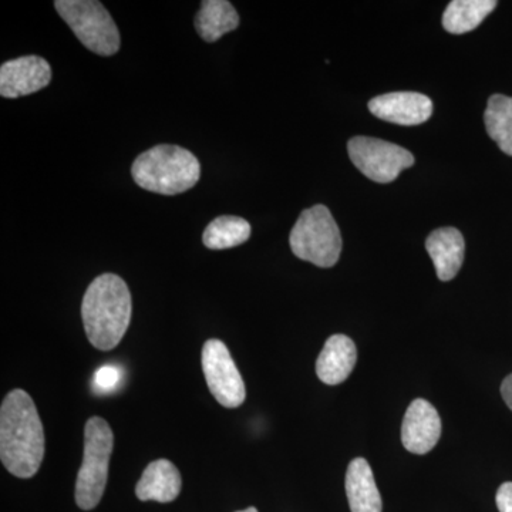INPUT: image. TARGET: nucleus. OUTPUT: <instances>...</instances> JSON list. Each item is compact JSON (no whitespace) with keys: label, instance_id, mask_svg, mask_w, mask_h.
<instances>
[{"label":"nucleus","instance_id":"1","mask_svg":"<svg viewBox=\"0 0 512 512\" xmlns=\"http://www.w3.org/2000/svg\"><path fill=\"white\" fill-rule=\"evenodd\" d=\"M45 457V433L36 404L25 390H12L0 407V458L10 474L32 478Z\"/></svg>","mask_w":512,"mask_h":512},{"label":"nucleus","instance_id":"2","mask_svg":"<svg viewBox=\"0 0 512 512\" xmlns=\"http://www.w3.org/2000/svg\"><path fill=\"white\" fill-rule=\"evenodd\" d=\"M131 293L120 276H97L84 293V332L94 348L111 350L123 340L131 322Z\"/></svg>","mask_w":512,"mask_h":512},{"label":"nucleus","instance_id":"3","mask_svg":"<svg viewBox=\"0 0 512 512\" xmlns=\"http://www.w3.org/2000/svg\"><path fill=\"white\" fill-rule=\"evenodd\" d=\"M131 175L138 187L163 195L191 190L200 181L198 158L180 146L160 144L144 151L134 160Z\"/></svg>","mask_w":512,"mask_h":512},{"label":"nucleus","instance_id":"4","mask_svg":"<svg viewBox=\"0 0 512 512\" xmlns=\"http://www.w3.org/2000/svg\"><path fill=\"white\" fill-rule=\"evenodd\" d=\"M114 434L106 420L92 417L84 427L83 463L76 480V503L84 511L99 505L113 453Z\"/></svg>","mask_w":512,"mask_h":512},{"label":"nucleus","instance_id":"5","mask_svg":"<svg viewBox=\"0 0 512 512\" xmlns=\"http://www.w3.org/2000/svg\"><path fill=\"white\" fill-rule=\"evenodd\" d=\"M293 254L319 268L338 264L342 235L329 208L318 204L302 211L289 235Z\"/></svg>","mask_w":512,"mask_h":512},{"label":"nucleus","instance_id":"6","mask_svg":"<svg viewBox=\"0 0 512 512\" xmlns=\"http://www.w3.org/2000/svg\"><path fill=\"white\" fill-rule=\"evenodd\" d=\"M55 8L90 52L99 56H113L119 52V28L103 3L97 0H56Z\"/></svg>","mask_w":512,"mask_h":512},{"label":"nucleus","instance_id":"7","mask_svg":"<svg viewBox=\"0 0 512 512\" xmlns=\"http://www.w3.org/2000/svg\"><path fill=\"white\" fill-rule=\"evenodd\" d=\"M350 160L360 173L375 183H392L406 168L412 167L414 157L406 148L373 137H355L348 143Z\"/></svg>","mask_w":512,"mask_h":512},{"label":"nucleus","instance_id":"8","mask_svg":"<svg viewBox=\"0 0 512 512\" xmlns=\"http://www.w3.org/2000/svg\"><path fill=\"white\" fill-rule=\"evenodd\" d=\"M201 363L208 389L221 406L237 409L245 402L247 389L244 379L222 340L205 342Z\"/></svg>","mask_w":512,"mask_h":512},{"label":"nucleus","instance_id":"9","mask_svg":"<svg viewBox=\"0 0 512 512\" xmlns=\"http://www.w3.org/2000/svg\"><path fill=\"white\" fill-rule=\"evenodd\" d=\"M50 82L52 67L40 56H22L0 66V94L6 99L40 92Z\"/></svg>","mask_w":512,"mask_h":512},{"label":"nucleus","instance_id":"10","mask_svg":"<svg viewBox=\"0 0 512 512\" xmlns=\"http://www.w3.org/2000/svg\"><path fill=\"white\" fill-rule=\"evenodd\" d=\"M441 437L440 414L433 404L424 399H416L404 414L402 424V443L410 453H430Z\"/></svg>","mask_w":512,"mask_h":512},{"label":"nucleus","instance_id":"11","mask_svg":"<svg viewBox=\"0 0 512 512\" xmlns=\"http://www.w3.org/2000/svg\"><path fill=\"white\" fill-rule=\"evenodd\" d=\"M373 116L399 126H419L433 114V103L424 94L397 92L383 94L369 101Z\"/></svg>","mask_w":512,"mask_h":512},{"label":"nucleus","instance_id":"12","mask_svg":"<svg viewBox=\"0 0 512 512\" xmlns=\"http://www.w3.org/2000/svg\"><path fill=\"white\" fill-rule=\"evenodd\" d=\"M357 360L355 342L345 335H333L326 340L316 362V375L323 383L336 386L345 382Z\"/></svg>","mask_w":512,"mask_h":512},{"label":"nucleus","instance_id":"13","mask_svg":"<svg viewBox=\"0 0 512 512\" xmlns=\"http://www.w3.org/2000/svg\"><path fill=\"white\" fill-rule=\"evenodd\" d=\"M426 249L433 261L440 281L456 278L464 262L463 234L457 228L446 227L431 232L426 241Z\"/></svg>","mask_w":512,"mask_h":512},{"label":"nucleus","instance_id":"14","mask_svg":"<svg viewBox=\"0 0 512 512\" xmlns=\"http://www.w3.org/2000/svg\"><path fill=\"white\" fill-rule=\"evenodd\" d=\"M180 471L168 460H156L148 464L137 483L136 495L141 501L171 503L181 493Z\"/></svg>","mask_w":512,"mask_h":512},{"label":"nucleus","instance_id":"15","mask_svg":"<svg viewBox=\"0 0 512 512\" xmlns=\"http://www.w3.org/2000/svg\"><path fill=\"white\" fill-rule=\"evenodd\" d=\"M346 494L352 512H382L383 504L372 468L365 458H355L346 473Z\"/></svg>","mask_w":512,"mask_h":512},{"label":"nucleus","instance_id":"16","mask_svg":"<svg viewBox=\"0 0 512 512\" xmlns=\"http://www.w3.org/2000/svg\"><path fill=\"white\" fill-rule=\"evenodd\" d=\"M237 9L228 0H204L195 16V29L208 43L217 42L222 36L238 28Z\"/></svg>","mask_w":512,"mask_h":512},{"label":"nucleus","instance_id":"17","mask_svg":"<svg viewBox=\"0 0 512 512\" xmlns=\"http://www.w3.org/2000/svg\"><path fill=\"white\" fill-rule=\"evenodd\" d=\"M497 8L495 0H453L443 15V26L448 33L463 35L477 29Z\"/></svg>","mask_w":512,"mask_h":512},{"label":"nucleus","instance_id":"18","mask_svg":"<svg viewBox=\"0 0 512 512\" xmlns=\"http://www.w3.org/2000/svg\"><path fill=\"white\" fill-rule=\"evenodd\" d=\"M249 237H251V225L247 220L235 215H222L211 221L205 228L202 242L208 249L221 251V249L239 247L245 244Z\"/></svg>","mask_w":512,"mask_h":512},{"label":"nucleus","instance_id":"19","mask_svg":"<svg viewBox=\"0 0 512 512\" xmlns=\"http://www.w3.org/2000/svg\"><path fill=\"white\" fill-rule=\"evenodd\" d=\"M485 128L500 150L512 157V97L494 94L484 113Z\"/></svg>","mask_w":512,"mask_h":512},{"label":"nucleus","instance_id":"20","mask_svg":"<svg viewBox=\"0 0 512 512\" xmlns=\"http://www.w3.org/2000/svg\"><path fill=\"white\" fill-rule=\"evenodd\" d=\"M121 382V370L119 367L106 365L100 367L94 375V387L97 392L110 393L119 387Z\"/></svg>","mask_w":512,"mask_h":512},{"label":"nucleus","instance_id":"21","mask_svg":"<svg viewBox=\"0 0 512 512\" xmlns=\"http://www.w3.org/2000/svg\"><path fill=\"white\" fill-rule=\"evenodd\" d=\"M495 501L500 512H512V483H504L498 488Z\"/></svg>","mask_w":512,"mask_h":512},{"label":"nucleus","instance_id":"22","mask_svg":"<svg viewBox=\"0 0 512 512\" xmlns=\"http://www.w3.org/2000/svg\"><path fill=\"white\" fill-rule=\"evenodd\" d=\"M501 394H503L504 402L512 410V375L505 377L503 384H501Z\"/></svg>","mask_w":512,"mask_h":512},{"label":"nucleus","instance_id":"23","mask_svg":"<svg viewBox=\"0 0 512 512\" xmlns=\"http://www.w3.org/2000/svg\"><path fill=\"white\" fill-rule=\"evenodd\" d=\"M237 512H258V510H256V508H254V507H251V508H247V510L237 511Z\"/></svg>","mask_w":512,"mask_h":512}]
</instances>
